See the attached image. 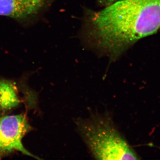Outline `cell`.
<instances>
[{
  "mask_svg": "<svg viewBox=\"0 0 160 160\" xmlns=\"http://www.w3.org/2000/svg\"><path fill=\"white\" fill-rule=\"evenodd\" d=\"M29 129L27 120L22 115L0 118V152H8L16 150L40 159L27 151L22 143L23 137Z\"/></svg>",
  "mask_w": 160,
  "mask_h": 160,
  "instance_id": "3",
  "label": "cell"
},
{
  "mask_svg": "<svg viewBox=\"0 0 160 160\" xmlns=\"http://www.w3.org/2000/svg\"><path fill=\"white\" fill-rule=\"evenodd\" d=\"M20 100L16 87L11 82L0 81V109L5 110L18 106Z\"/></svg>",
  "mask_w": 160,
  "mask_h": 160,
  "instance_id": "5",
  "label": "cell"
},
{
  "mask_svg": "<svg viewBox=\"0 0 160 160\" xmlns=\"http://www.w3.org/2000/svg\"><path fill=\"white\" fill-rule=\"evenodd\" d=\"M75 123L78 134L96 159H138L108 112H91L88 117L78 118Z\"/></svg>",
  "mask_w": 160,
  "mask_h": 160,
  "instance_id": "2",
  "label": "cell"
},
{
  "mask_svg": "<svg viewBox=\"0 0 160 160\" xmlns=\"http://www.w3.org/2000/svg\"><path fill=\"white\" fill-rule=\"evenodd\" d=\"M160 27V0H121L98 12H89L86 36L111 60Z\"/></svg>",
  "mask_w": 160,
  "mask_h": 160,
  "instance_id": "1",
  "label": "cell"
},
{
  "mask_svg": "<svg viewBox=\"0 0 160 160\" xmlns=\"http://www.w3.org/2000/svg\"><path fill=\"white\" fill-rule=\"evenodd\" d=\"M121 0H98L99 2L103 6H108L113 3Z\"/></svg>",
  "mask_w": 160,
  "mask_h": 160,
  "instance_id": "6",
  "label": "cell"
},
{
  "mask_svg": "<svg viewBox=\"0 0 160 160\" xmlns=\"http://www.w3.org/2000/svg\"><path fill=\"white\" fill-rule=\"evenodd\" d=\"M48 0H0V16L18 19L27 18L37 14Z\"/></svg>",
  "mask_w": 160,
  "mask_h": 160,
  "instance_id": "4",
  "label": "cell"
}]
</instances>
